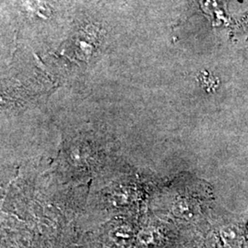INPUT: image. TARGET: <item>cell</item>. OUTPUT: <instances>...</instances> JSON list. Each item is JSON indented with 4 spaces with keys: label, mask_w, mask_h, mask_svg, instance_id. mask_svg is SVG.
Here are the masks:
<instances>
[{
    "label": "cell",
    "mask_w": 248,
    "mask_h": 248,
    "mask_svg": "<svg viewBox=\"0 0 248 248\" xmlns=\"http://www.w3.org/2000/svg\"><path fill=\"white\" fill-rule=\"evenodd\" d=\"M173 213L175 215L185 220H189L195 216V207L187 199H179L174 204Z\"/></svg>",
    "instance_id": "cell-2"
},
{
    "label": "cell",
    "mask_w": 248,
    "mask_h": 248,
    "mask_svg": "<svg viewBox=\"0 0 248 248\" xmlns=\"http://www.w3.org/2000/svg\"><path fill=\"white\" fill-rule=\"evenodd\" d=\"M133 237L132 229L128 226H120L112 232V239L119 244L127 243Z\"/></svg>",
    "instance_id": "cell-4"
},
{
    "label": "cell",
    "mask_w": 248,
    "mask_h": 248,
    "mask_svg": "<svg viewBox=\"0 0 248 248\" xmlns=\"http://www.w3.org/2000/svg\"><path fill=\"white\" fill-rule=\"evenodd\" d=\"M220 239L224 248H245L247 245L246 234L236 224H226L220 229Z\"/></svg>",
    "instance_id": "cell-1"
},
{
    "label": "cell",
    "mask_w": 248,
    "mask_h": 248,
    "mask_svg": "<svg viewBox=\"0 0 248 248\" xmlns=\"http://www.w3.org/2000/svg\"><path fill=\"white\" fill-rule=\"evenodd\" d=\"M138 240L142 246L146 248H154L160 244V237L158 232L152 229H144L138 234Z\"/></svg>",
    "instance_id": "cell-3"
}]
</instances>
